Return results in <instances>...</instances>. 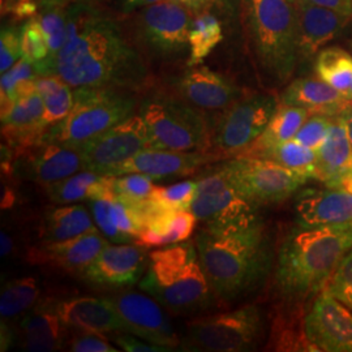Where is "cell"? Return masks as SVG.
Here are the masks:
<instances>
[{
	"label": "cell",
	"instance_id": "cell-28",
	"mask_svg": "<svg viewBox=\"0 0 352 352\" xmlns=\"http://www.w3.org/2000/svg\"><path fill=\"white\" fill-rule=\"evenodd\" d=\"M352 160V144L343 113L333 116L324 145L317 151L314 179L327 183L347 173Z\"/></svg>",
	"mask_w": 352,
	"mask_h": 352
},
{
	"label": "cell",
	"instance_id": "cell-40",
	"mask_svg": "<svg viewBox=\"0 0 352 352\" xmlns=\"http://www.w3.org/2000/svg\"><path fill=\"white\" fill-rule=\"evenodd\" d=\"M154 179L145 174H124L113 177V195L131 206H139L149 201L157 186L153 183Z\"/></svg>",
	"mask_w": 352,
	"mask_h": 352
},
{
	"label": "cell",
	"instance_id": "cell-10",
	"mask_svg": "<svg viewBox=\"0 0 352 352\" xmlns=\"http://www.w3.org/2000/svg\"><path fill=\"white\" fill-rule=\"evenodd\" d=\"M278 106L272 94H243L223 110L212 128V146L228 154L245 151L263 135Z\"/></svg>",
	"mask_w": 352,
	"mask_h": 352
},
{
	"label": "cell",
	"instance_id": "cell-16",
	"mask_svg": "<svg viewBox=\"0 0 352 352\" xmlns=\"http://www.w3.org/2000/svg\"><path fill=\"white\" fill-rule=\"evenodd\" d=\"M146 248L140 244H107L101 253L81 270L90 285L120 289L139 282L146 269Z\"/></svg>",
	"mask_w": 352,
	"mask_h": 352
},
{
	"label": "cell",
	"instance_id": "cell-11",
	"mask_svg": "<svg viewBox=\"0 0 352 352\" xmlns=\"http://www.w3.org/2000/svg\"><path fill=\"white\" fill-rule=\"evenodd\" d=\"M260 206L240 193L219 168L197 182L190 212L204 227L232 226L258 218Z\"/></svg>",
	"mask_w": 352,
	"mask_h": 352
},
{
	"label": "cell",
	"instance_id": "cell-43",
	"mask_svg": "<svg viewBox=\"0 0 352 352\" xmlns=\"http://www.w3.org/2000/svg\"><path fill=\"white\" fill-rule=\"evenodd\" d=\"M331 120H333V116L320 115V113L309 115L294 139L298 140L299 142H302V145L314 151H320V148L327 141Z\"/></svg>",
	"mask_w": 352,
	"mask_h": 352
},
{
	"label": "cell",
	"instance_id": "cell-39",
	"mask_svg": "<svg viewBox=\"0 0 352 352\" xmlns=\"http://www.w3.org/2000/svg\"><path fill=\"white\" fill-rule=\"evenodd\" d=\"M39 298L37 279L33 277L17 278L7 282L0 295L1 318H13L30 309Z\"/></svg>",
	"mask_w": 352,
	"mask_h": 352
},
{
	"label": "cell",
	"instance_id": "cell-12",
	"mask_svg": "<svg viewBox=\"0 0 352 352\" xmlns=\"http://www.w3.org/2000/svg\"><path fill=\"white\" fill-rule=\"evenodd\" d=\"M149 132L141 115H132L100 136L81 144L84 170L110 175L119 164L148 148Z\"/></svg>",
	"mask_w": 352,
	"mask_h": 352
},
{
	"label": "cell",
	"instance_id": "cell-33",
	"mask_svg": "<svg viewBox=\"0 0 352 352\" xmlns=\"http://www.w3.org/2000/svg\"><path fill=\"white\" fill-rule=\"evenodd\" d=\"M46 36L50 55L46 60L34 64L39 76L51 75V67L58 52L63 49L67 39L68 4L60 0H42L38 13L34 16Z\"/></svg>",
	"mask_w": 352,
	"mask_h": 352
},
{
	"label": "cell",
	"instance_id": "cell-45",
	"mask_svg": "<svg viewBox=\"0 0 352 352\" xmlns=\"http://www.w3.org/2000/svg\"><path fill=\"white\" fill-rule=\"evenodd\" d=\"M21 58V32L16 28H3L0 37V72H7Z\"/></svg>",
	"mask_w": 352,
	"mask_h": 352
},
{
	"label": "cell",
	"instance_id": "cell-3",
	"mask_svg": "<svg viewBox=\"0 0 352 352\" xmlns=\"http://www.w3.org/2000/svg\"><path fill=\"white\" fill-rule=\"evenodd\" d=\"M352 250V222L292 228L278 251L276 287L287 302H302L325 289Z\"/></svg>",
	"mask_w": 352,
	"mask_h": 352
},
{
	"label": "cell",
	"instance_id": "cell-41",
	"mask_svg": "<svg viewBox=\"0 0 352 352\" xmlns=\"http://www.w3.org/2000/svg\"><path fill=\"white\" fill-rule=\"evenodd\" d=\"M21 51L23 59L32 64L43 62L50 55L47 39L36 17L26 20L21 28Z\"/></svg>",
	"mask_w": 352,
	"mask_h": 352
},
{
	"label": "cell",
	"instance_id": "cell-36",
	"mask_svg": "<svg viewBox=\"0 0 352 352\" xmlns=\"http://www.w3.org/2000/svg\"><path fill=\"white\" fill-rule=\"evenodd\" d=\"M223 32L219 20L209 12L197 14L189 29V67L201 64L222 42Z\"/></svg>",
	"mask_w": 352,
	"mask_h": 352
},
{
	"label": "cell",
	"instance_id": "cell-14",
	"mask_svg": "<svg viewBox=\"0 0 352 352\" xmlns=\"http://www.w3.org/2000/svg\"><path fill=\"white\" fill-rule=\"evenodd\" d=\"M192 8L175 0H161L138 14V30L141 39L151 50L173 55L189 47Z\"/></svg>",
	"mask_w": 352,
	"mask_h": 352
},
{
	"label": "cell",
	"instance_id": "cell-2",
	"mask_svg": "<svg viewBox=\"0 0 352 352\" xmlns=\"http://www.w3.org/2000/svg\"><path fill=\"white\" fill-rule=\"evenodd\" d=\"M195 243L218 300L234 302L247 296L272 270V243L261 217L222 228L202 226Z\"/></svg>",
	"mask_w": 352,
	"mask_h": 352
},
{
	"label": "cell",
	"instance_id": "cell-38",
	"mask_svg": "<svg viewBox=\"0 0 352 352\" xmlns=\"http://www.w3.org/2000/svg\"><path fill=\"white\" fill-rule=\"evenodd\" d=\"M254 158L274 161L309 179H314L315 176L317 151L302 145L298 140L291 139L286 142H282L269 151H263Z\"/></svg>",
	"mask_w": 352,
	"mask_h": 352
},
{
	"label": "cell",
	"instance_id": "cell-35",
	"mask_svg": "<svg viewBox=\"0 0 352 352\" xmlns=\"http://www.w3.org/2000/svg\"><path fill=\"white\" fill-rule=\"evenodd\" d=\"M318 78L346 94L352 88V54L338 46L325 47L316 55Z\"/></svg>",
	"mask_w": 352,
	"mask_h": 352
},
{
	"label": "cell",
	"instance_id": "cell-54",
	"mask_svg": "<svg viewBox=\"0 0 352 352\" xmlns=\"http://www.w3.org/2000/svg\"><path fill=\"white\" fill-rule=\"evenodd\" d=\"M179 3H183L186 6L190 7L192 10H197V8H201V0H175Z\"/></svg>",
	"mask_w": 352,
	"mask_h": 352
},
{
	"label": "cell",
	"instance_id": "cell-17",
	"mask_svg": "<svg viewBox=\"0 0 352 352\" xmlns=\"http://www.w3.org/2000/svg\"><path fill=\"white\" fill-rule=\"evenodd\" d=\"M144 228L136 240L145 248L179 244L192 236L196 215L190 210H174L151 199L138 209Z\"/></svg>",
	"mask_w": 352,
	"mask_h": 352
},
{
	"label": "cell",
	"instance_id": "cell-13",
	"mask_svg": "<svg viewBox=\"0 0 352 352\" xmlns=\"http://www.w3.org/2000/svg\"><path fill=\"white\" fill-rule=\"evenodd\" d=\"M302 330L311 351L352 352V311L327 289L316 296Z\"/></svg>",
	"mask_w": 352,
	"mask_h": 352
},
{
	"label": "cell",
	"instance_id": "cell-22",
	"mask_svg": "<svg viewBox=\"0 0 352 352\" xmlns=\"http://www.w3.org/2000/svg\"><path fill=\"white\" fill-rule=\"evenodd\" d=\"M177 89L184 101L200 110H225L243 96L228 78L205 65L190 68L180 78Z\"/></svg>",
	"mask_w": 352,
	"mask_h": 352
},
{
	"label": "cell",
	"instance_id": "cell-34",
	"mask_svg": "<svg viewBox=\"0 0 352 352\" xmlns=\"http://www.w3.org/2000/svg\"><path fill=\"white\" fill-rule=\"evenodd\" d=\"M36 84L45 106L43 126L49 131L51 126L64 120L71 111L74 106V90L58 75L39 76Z\"/></svg>",
	"mask_w": 352,
	"mask_h": 352
},
{
	"label": "cell",
	"instance_id": "cell-6",
	"mask_svg": "<svg viewBox=\"0 0 352 352\" xmlns=\"http://www.w3.org/2000/svg\"><path fill=\"white\" fill-rule=\"evenodd\" d=\"M133 93L115 88H75L71 111L60 123L51 126L42 142L78 148L132 116L138 103Z\"/></svg>",
	"mask_w": 352,
	"mask_h": 352
},
{
	"label": "cell",
	"instance_id": "cell-4",
	"mask_svg": "<svg viewBox=\"0 0 352 352\" xmlns=\"http://www.w3.org/2000/svg\"><path fill=\"white\" fill-rule=\"evenodd\" d=\"M139 286L164 309L177 315L202 312L215 299L195 241L151 252Z\"/></svg>",
	"mask_w": 352,
	"mask_h": 352
},
{
	"label": "cell",
	"instance_id": "cell-46",
	"mask_svg": "<svg viewBox=\"0 0 352 352\" xmlns=\"http://www.w3.org/2000/svg\"><path fill=\"white\" fill-rule=\"evenodd\" d=\"M69 351L74 352H119L113 347L103 334L78 331L69 342Z\"/></svg>",
	"mask_w": 352,
	"mask_h": 352
},
{
	"label": "cell",
	"instance_id": "cell-29",
	"mask_svg": "<svg viewBox=\"0 0 352 352\" xmlns=\"http://www.w3.org/2000/svg\"><path fill=\"white\" fill-rule=\"evenodd\" d=\"M65 324L56 314L54 305L42 307L39 311L21 321L23 349L32 352H51L63 346Z\"/></svg>",
	"mask_w": 352,
	"mask_h": 352
},
{
	"label": "cell",
	"instance_id": "cell-52",
	"mask_svg": "<svg viewBox=\"0 0 352 352\" xmlns=\"http://www.w3.org/2000/svg\"><path fill=\"white\" fill-rule=\"evenodd\" d=\"M0 247H1V257L8 256L13 250V240L6 231H1L0 234Z\"/></svg>",
	"mask_w": 352,
	"mask_h": 352
},
{
	"label": "cell",
	"instance_id": "cell-26",
	"mask_svg": "<svg viewBox=\"0 0 352 352\" xmlns=\"http://www.w3.org/2000/svg\"><path fill=\"white\" fill-rule=\"evenodd\" d=\"M280 103L302 107L309 115L320 113L327 116H336L351 106L342 91L330 87L318 77H302L294 80L285 89Z\"/></svg>",
	"mask_w": 352,
	"mask_h": 352
},
{
	"label": "cell",
	"instance_id": "cell-1",
	"mask_svg": "<svg viewBox=\"0 0 352 352\" xmlns=\"http://www.w3.org/2000/svg\"><path fill=\"white\" fill-rule=\"evenodd\" d=\"M51 75L62 77L72 88L140 91L149 81L146 65L120 24L90 3L68 6L67 39L52 62Z\"/></svg>",
	"mask_w": 352,
	"mask_h": 352
},
{
	"label": "cell",
	"instance_id": "cell-25",
	"mask_svg": "<svg viewBox=\"0 0 352 352\" xmlns=\"http://www.w3.org/2000/svg\"><path fill=\"white\" fill-rule=\"evenodd\" d=\"M54 308L67 327L77 331L110 334L124 331V325L109 298H71Z\"/></svg>",
	"mask_w": 352,
	"mask_h": 352
},
{
	"label": "cell",
	"instance_id": "cell-42",
	"mask_svg": "<svg viewBox=\"0 0 352 352\" xmlns=\"http://www.w3.org/2000/svg\"><path fill=\"white\" fill-rule=\"evenodd\" d=\"M197 192V182L186 180L167 187H155L151 199L174 210H190Z\"/></svg>",
	"mask_w": 352,
	"mask_h": 352
},
{
	"label": "cell",
	"instance_id": "cell-24",
	"mask_svg": "<svg viewBox=\"0 0 352 352\" xmlns=\"http://www.w3.org/2000/svg\"><path fill=\"white\" fill-rule=\"evenodd\" d=\"M100 231L88 232L63 241H43L29 251V261L54 265L68 272L84 270L107 245Z\"/></svg>",
	"mask_w": 352,
	"mask_h": 352
},
{
	"label": "cell",
	"instance_id": "cell-50",
	"mask_svg": "<svg viewBox=\"0 0 352 352\" xmlns=\"http://www.w3.org/2000/svg\"><path fill=\"white\" fill-rule=\"evenodd\" d=\"M42 0H1L3 14H12L16 10L26 6H39Z\"/></svg>",
	"mask_w": 352,
	"mask_h": 352
},
{
	"label": "cell",
	"instance_id": "cell-21",
	"mask_svg": "<svg viewBox=\"0 0 352 352\" xmlns=\"http://www.w3.org/2000/svg\"><path fill=\"white\" fill-rule=\"evenodd\" d=\"M296 226H334L352 222V195L340 189H305L295 202Z\"/></svg>",
	"mask_w": 352,
	"mask_h": 352
},
{
	"label": "cell",
	"instance_id": "cell-57",
	"mask_svg": "<svg viewBox=\"0 0 352 352\" xmlns=\"http://www.w3.org/2000/svg\"><path fill=\"white\" fill-rule=\"evenodd\" d=\"M209 1H212V0H201V6L204 7L206 3H209Z\"/></svg>",
	"mask_w": 352,
	"mask_h": 352
},
{
	"label": "cell",
	"instance_id": "cell-49",
	"mask_svg": "<svg viewBox=\"0 0 352 352\" xmlns=\"http://www.w3.org/2000/svg\"><path fill=\"white\" fill-rule=\"evenodd\" d=\"M325 184L329 188L340 189L349 195H352V171L337 176L336 179L329 180Z\"/></svg>",
	"mask_w": 352,
	"mask_h": 352
},
{
	"label": "cell",
	"instance_id": "cell-9",
	"mask_svg": "<svg viewBox=\"0 0 352 352\" xmlns=\"http://www.w3.org/2000/svg\"><path fill=\"white\" fill-rule=\"evenodd\" d=\"M221 170L244 197L258 206L289 200L309 180L274 161L254 157H236Z\"/></svg>",
	"mask_w": 352,
	"mask_h": 352
},
{
	"label": "cell",
	"instance_id": "cell-55",
	"mask_svg": "<svg viewBox=\"0 0 352 352\" xmlns=\"http://www.w3.org/2000/svg\"><path fill=\"white\" fill-rule=\"evenodd\" d=\"M65 4H74V3H90V4H97V3H101L103 0H60Z\"/></svg>",
	"mask_w": 352,
	"mask_h": 352
},
{
	"label": "cell",
	"instance_id": "cell-7",
	"mask_svg": "<svg viewBox=\"0 0 352 352\" xmlns=\"http://www.w3.org/2000/svg\"><path fill=\"white\" fill-rule=\"evenodd\" d=\"M149 132L146 149L208 151L212 146V128L200 109L170 97L149 98L141 103Z\"/></svg>",
	"mask_w": 352,
	"mask_h": 352
},
{
	"label": "cell",
	"instance_id": "cell-58",
	"mask_svg": "<svg viewBox=\"0 0 352 352\" xmlns=\"http://www.w3.org/2000/svg\"><path fill=\"white\" fill-rule=\"evenodd\" d=\"M350 171H352V160L350 164H349V168H347V173H350Z\"/></svg>",
	"mask_w": 352,
	"mask_h": 352
},
{
	"label": "cell",
	"instance_id": "cell-51",
	"mask_svg": "<svg viewBox=\"0 0 352 352\" xmlns=\"http://www.w3.org/2000/svg\"><path fill=\"white\" fill-rule=\"evenodd\" d=\"M158 1L161 0H119L120 8L123 12H132L136 10H141Z\"/></svg>",
	"mask_w": 352,
	"mask_h": 352
},
{
	"label": "cell",
	"instance_id": "cell-20",
	"mask_svg": "<svg viewBox=\"0 0 352 352\" xmlns=\"http://www.w3.org/2000/svg\"><path fill=\"white\" fill-rule=\"evenodd\" d=\"M299 59H311L349 25L351 17L307 0H296Z\"/></svg>",
	"mask_w": 352,
	"mask_h": 352
},
{
	"label": "cell",
	"instance_id": "cell-31",
	"mask_svg": "<svg viewBox=\"0 0 352 352\" xmlns=\"http://www.w3.org/2000/svg\"><path fill=\"white\" fill-rule=\"evenodd\" d=\"M98 231L87 208L82 205H64L46 210L41 235L45 241H63Z\"/></svg>",
	"mask_w": 352,
	"mask_h": 352
},
{
	"label": "cell",
	"instance_id": "cell-27",
	"mask_svg": "<svg viewBox=\"0 0 352 352\" xmlns=\"http://www.w3.org/2000/svg\"><path fill=\"white\" fill-rule=\"evenodd\" d=\"M90 210L102 235L113 243H136L142 222L139 214L116 196L90 200Z\"/></svg>",
	"mask_w": 352,
	"mask_h": 352
},
{
	"label": "cell",
	"instance_id": "cell-23",
	"mask_svg": "<svg viewBox=\"0 0 352 352\" xmlns=\"http://www.w3.org/2000/svg\"><path fill=\"white\" fill-rule=\"evenodd\" d=\"M45 106L34 90L14 102L8 113L1 115V136L20 154L42 142L47 129L43 126Z\"/></svg>",
	"mask_w": 352,
	"mask_h": 352
},
{
	"label": "cell",
	"instance_id": "cell-32",
	"mask_svg": "<svg viewBox=\"0 0 352 352\" xmlns=\"http://www.w3.org/2000/svg\"><path fill=\"white\" fill-rule=\"evenodd\" d=\"M308 116L309 113L302 107L289 106L279 102L277 111L265 128L263 135L251 146L241 151L239 157H257L263 151L294 139Z\"/></svg>",
	"mask_w": 352,
	"mask_h": 352
},
{
	"label": "cell",
	"instance_id": "cell-5",
	"mask_svg": "<svg viewBox=\"0 0 352 352\" xmlns=\"http://www.w3.org/2000/svg\"><path fill=\"white\" fill-rule=\"evenodd\" d=\"M244 20L256 59L265 74L286 82L299 63L295 3L243 0Z\"/></svg>",
	"mask_w": 352,
	"mask_h": 352
},
{
	"label": "cell",
	"instance_id": "cell-48",
	"mask_svg": "<svg viewBox=\"0 0 352 352\" xmlns=\"http://www.w3.org/2000/svg\"><path fill=\"white\" fill-rule=\"evenodd\" d=\"M316 6L333 10L352 19V0H307Z\"/></svg>",
	"mask_w": 352,
	"mask_h": 352
},
{
	"label": "cell",
	"instance_id": "cell-37",
	"mask_svg": "<svg viewBox=\"0 0 352 352\" xmlns=\"http://www.w3.org/2000/svg\"><path fill=\"white\" fill-rule=\"evenodd\" d=\"M38 77L34 64L23 58L7 72L1 74V115L8 113L17 100L37 90Z\"/></svg>",
	"mask_w": 352,
	"mask_h": 352
},
{
	"label": "cell",
	"instance_id": "cell-44",
	"mask_svg": "<svg viewBox=\"0 0 352 352\" xmlns=\"http://www.w3.org/2000/svg\"><path fill=\"white\" fill-rule=\"evenodd\" d=\"M327 289L352 311V250L342 260Z\"/></svg>",
	"mask_w": 352,
	"mask_h": 352
},
{
	"label": "cell",
	"instance_id": "cell-53",
	"mask_svg": "<svg viewBox=\"0 0 352 352\" xmlns=\"http://www.w3.org/2000/svg\"><path fill=\"white\" fill-rule=\"evenodd\" d=\"M343 115H344V118H346L347 131H349V136H350V140H351L352 144V104L351 106H349V107L343 111Z\"/></svg>",
	"mask_w": 352,
	"mask_h": 352
},
{
	"label": "cell",
	"instance_id": "cell-59",
	"mask_svg": "<svg viewBox=\"0 0 352 352\" xmlns=\"http://www.w3.org/2000/svg\"><path fill=\"white\" fill-rule=\"evenodd\" d=\"M289 1H292V3H295V1H296V0H289Z\"/></svg>",
	"mask_w": 352,
	"mask_h": 352
},
{
	"label": "cell",
	"instance_id": "cell-15",
	"mask_svg": "<svg viewBox=\"0 0 352 352\" xmlns=\"http://www.w3.org/2000/svg\"><path fill=\"white\" fill-rule=\"evenodd\" d=\"M109 300L123 321L126 333L170 350L180 344V340L164 307L151 295L124 292L109 298Z\"/></svg>",
	"mask_w": 352,
	"mask_h": 352
},
{
	"label": "cell",
	"instance_id": "cell-19",
	"mask_svg": "<svg viewBox=\"0 0 352 352\" xmlns=\"http://www.w3.org/2000/svg\"><path fill=\"white\" fill-rule=\"evenodd\" d=\"M215 158L208 151H174L161 149H142L126 162L116 166L110 173L111 176L124 174H145L154 180L166 177L187 176L193 174Z\"/></svg>",
	"mask_w": 352,
	"mask_h": 352
},
{
	"label": "cell",
	"instance_id": "cell-18",
	"mask_svg": "<svg viewBox=\"0 0 352 352\" xmlns=\"http://www.w3.org/2000/svg\"><path fill=\"white\" fill-rule=\"evenodd\" d=\"M17 155L21 173L43 187L84 170L80 151L62 144L42 142Z\"/></svg>",
	"mask_w": 352,
	"mask_h": 352
},
{
	"label": "cell",
	"instance_id": "cell-30",
	"mask_svg": "<svg viewBox=\"0 0 352 352\" xmlns=\"http://www.w3.org/2000/svg\"><path fill=\"white\" fill-rule=\"evenodd\" d=\"M113 177L82 170L64 180L46 186L45 189L56 204H74L84 200H98L113 197Z\"/></svg>",
	"mask_w": 352,
	"mask_h": 352
},
{
	"label": "cell",
	"instance_id": "cell-8",
	"mask_svg": "<svg viewBox=\"0 0 352 352\" xmlns=\"http://www.w3.org/2000/svg\"><path fill=\"white\" fill-rule=\"evenodd\" d=\"M263 331L264 318L260 308L245 305L225 314L190 320L180 346L188 351H248L257 344Z\"/></svg>",
	"mask_w": 352,
	"mask_h": 352
},
{
	"label": "cell",
	"instance_id": "cell-56",
	"mask_svg": "<svg viewBox=\"0 0 352 352\" xmlns=\"http://www.w3.org/2000/svg\"><path fill=\"white\" fill-rule=\"evenodd\" d=\"M344 96H346V98H347L349 102H350V104H352V88L350 89V90H349V91H347Z\"/></svg>",
	"mask_w": 352,
	"mask_h": 352
},
{
	"label": "cell",
	"instance_id": "cell-47",
	"mask_svg": "<svg viewBox=\"0 0 352 352\" xmlns=\"http://www.w3.org/2000/svg\"><path fill=\"white\" fill-rule=\"evenodd\" d=\"M113 340L123 351L126 352H164L170 351V349L157 346L149 342H141L132 337L131 333L126 331H116L113 336Z\"/></svg>",
	"mask_w": 352,
	"mask_h": 352
}]
</instances>
